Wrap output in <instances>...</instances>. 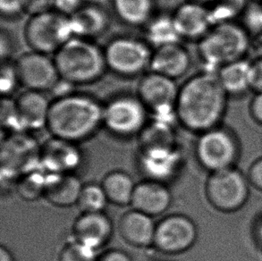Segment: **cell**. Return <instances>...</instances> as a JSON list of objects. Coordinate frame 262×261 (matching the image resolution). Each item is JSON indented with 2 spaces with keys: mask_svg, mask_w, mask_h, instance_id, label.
<instances>
[{
  "mask_svg": "<svg viewBox=\"0 0 262 261\" xmlns=\"http://www.w3.org/2000/svg\"><path fill=\"white\" fill-rule=\"evenodd\" d=\"M36 169L20 177L17 184V192L26 201H34L44 196L50 173L46 171Z\"/></svg>",
  "mask_w": 262,
  "mask_h": 261,
  "instance_id": "obj_30",
  "label": "cell"
},
{
  "mask_svg": "<svg viewBox=\"0 0 262 261\" xmlns=\"http://www.w3.org/2000/svg\"><path fill=\"white\" fill-rule=\"evenodd\" d=\"M247 177L251 186L262 191V157L256 159L251 165Z\"/></svg>",
  "mask_w": 262,
  "mask_h": 261,
  "instance_id": "obj_37",
  "label": "cell"
},
{
  "mask_svg": "<svg viewBox=\"0 0 262 261\" xmlns=\"http://www.w3.org/2000/svg\"><path fill=\"white\" fill-rule=\"evenodd\" d=\"M250 54H252V58H262V31L252 36Z\"/></svg>",
  "mask_w": 262,
  "mask_h": 261,
  "instance_id": "obj_43",
  "label": "cell"
},
{
  "mask_svg": "<svg viewBox=\"0 0 262 261\" xmlns=\"http://www.w3.org/2000/svg\"><path fill=\"white\" fill-rule=\"evenodd\" d=\"M97 261H133L130 255L120 250H110L100 255Z\"/></svg>",
  "mask_w": 262,
  "mask_h": 261,
  "instance_id": "obj_42",
  "label": "cell"
},
{
  "mask_svg": "<svg viewBox=\"0 0 262 261\" xmlns=\"http://www.w3.org/2000/svg\"><path fill=\"white\" fill-rule=\"evenodd\" d=\"M148 112L138 96L120 94L104 105L103 125L119 137L139 135L148 123Z\"/></svg>",
  "mask_w": 262,
  "mask_h": 261,
  "instance_id": "obj_9",
  "label": "cell"
},
{
  "mask_svg": "<svg viewBox=\"0 0 262 261\" xmlns=\"http://www.w3.org/2000/svg\"><path fill=\"white\" fill-rule=\"evenodd\" d=\"M84 4V0H54L53 10L70 17Z\"/></svg>",
  "mask_w": 262,
  "mask_h": 261,
  "instance_id": "obj_36",
  "label": "cell"
},
{
  "mask_svg": "<svg viewBox=\"0 0 262 261\" xmlns=\"http://www.w3.org/2000/svg\"><path fill=\"white\" fill-rule=\"evenodd\" d=\"M144 28L146 41L155 49L179 43L182 39L177 32L172 14H156Z\"/></svg>",
  "mask_w": 262,
  "mask_h": 261,
  "instance_id": "obj_26",
  "label": "cell"
},
{
  "mask_svg": "<svg viewBox=\"0 0 262 261\" xmlns=\"http://www.w3.org/2000/svg\"><path fill=\"white\" fill-rule=\"evenodd\" d=\"M0 46H1V61L10 60L11 56L14 52V41L9 32L2 30L0 35Z\"/></svg>",
  "mask_w": 262,
  "mask_h": 261,
  "instance_id": "obj_41",
  "label": "cell"
},
{
  "mask_svg": "<svg viewBox=\"0 0 262 261\" xmlns=\"http://www.w3.org/2000/svg\"><path fill=\"white\" fill-rule=\"evenodd\" d=\"M14 100L25 132L46 127L52 100L45 92L26 90Z\"/></svg>",
  "mask_w": 262,
  "mask_h": 261,
  "instance_id": "obj_19",
  "label": "cell"
},
{
  "mask_svg": "<svg viewBox=\"0 0 262 261\" xmlns=\"http://www.w3.org/2000/svg\"><path fill=\"white\" fill-rule=\"evenodd\" d=\"M97 251L77 241L67 244L61 250L58 261H97Z\"/></svg>",
  "mask_w": 262,
  "mask_h": 261,
  "instance_id": "obj_32",
  "label": "cell"
},
{
  "mask_svg": "<svg viewBox=\"0 0 262 261\" xmlns=\"http://www.w3.org/2000/svg\"><path fill=\"white\" fill-rule=\"evenodd\" d=\"M252 67V92L254 93L262 92V58H252L251 60Z\"/></svg>",
  "mask_w": 262,
  "mask_h": 261,
  "instance_id": "obj_38",
  "label": "cell"
},
{
  "mask_svg": "<svg viewBox=\"0 0 262 261\" xmlns=\"http://www.w3.org/2000/svg\"><path fill=\"white\" fill-rule=\"evenodd\" d=\"M18 85H21L17 69L14 62L10 60L1 62V74H0V91L2 97H10Z\"/></svg>",
  "mask_w": 262,
  "mask_h": 261,
  "instance_id": "obj_34",
  "label": "cell"
},
{
  "mask_svg": "<svg viewBox=\"0 0 262 261\" xmlns=\"http://www.w3.org/2000/svg\"><path fill=\"white\" fill-rule=\"evenodd\" d=\"M191 64V54L180 42L174 43L153 50L149 69L177 80L187 73Z\"/></svg>",
  "mask_w": 262,
  "mask_h": 261,
  "instance_id": "obj_18",
  "label": "cell"
},
{
  "mask_svg": "<svg viewBox=\"0 0 262 261\" xmlns=\"http://www.w3.org/2000/svg\"><path fill=\"white\" fill-rule=\"evenodd\" d=\"M27 0H0L1 15L7 19L18 17L26 13Z\"/></svg>",
  "mask_w": 262,
  "mask_h": 261,
  "instance_id": "obj_35",
  "label": "cell"
},
{
  "mask_svg": "<svg viewBox=\"0 0 262 261\" xmlns=\"http://www.w3.org/2000/svg\"><path fill=\"white\" fill-rule=\"evenodd\" d=\"M54 60L61 79L74 86L99 81L107 70L104 50L92 39L78 37L64 43Z\"/></svg>",
  "mask_w": 262,
  "mask_h": 261,
  "instance_id": "obj_4",
  "label": "cell"
},
{
  "mask_svg": "<svg viewBox=\"0 0 262 261\" xmlns=\"http://www.w3.org/2000/svg\"><path fill=\"white\" fill-rule=\"evenodd\" d=\"M197 239L194 221L187 215L173 214L157 225L153 246L165 254H181L190 250Z\"/></svg>",
  "mask_w": 262,
  "mask_h": 261,
  "instance_id": "obj_12",
  "label": "cell"
},
{
  "mask_svg": "<svg viewBox=\"0 0 262 261\" xmlns=\"http://www.w3.org/2000/svg\"><path fill=\"white\" fill-rule=\"evenodd\" d=\"M247 175L235 167L209 173L205 184L207 201L221 213H234L245 207L250 197Z\"/></svg>",
  "mask_w": 262,
  "mask_h": 261,
  "instance_id": "obj_6",
  "label": "cell"
},
{
  "mask_svg": "<svg viewBox=\"0 0 262 261\" xmlns=\"http://www.w3.org/2000/svg\"><path fill=\"white\" fill-rule=\"evenodd\" d=\"M54 0H27L26 13L34 14H42L53 10Z\"/></svg>",
  "mask_w": 262,
  "mask_h": 261,
  "instance_id": "obj_39",
  "label": "cell"
},
{
  "mask_svg": "<svg viewBox=\"0 0 262 261\" xmlns=\"http://www.w3.org/2000/svg\"><path fill=\"white\" fill-rule=\"evenodd\" d=\"M0 261H14V256L5 246L0 248Z\"/></svg>",
  "mask_w": 262,
  "mask_h": 261,
  "instance_id": "obj_45",
  "label": "cell"
},
{
  "mask_svg": "<svg viewBox=\"0 0 262 261\" xmlns=\"http://www.w3.org/2000/svg\"><path fill=\"white\" fill-rule=\"evenodd\" d=\"M80 162V153L75 143L53 137L41 148L40 166L50 175L71 173Z\"/></svg>",
  "mask_w": 262,
  "mask_h": 261,
  "instance_id": "obj_16",
  "label": "cell"
},
{
  "mask_svg": "<svg viewBox=\"0 0 262 261\" xmlns=\"http://www.w3.org/2000/svg\"><path fill=\"white\" fill-rule=\"evenodd\" d=\"M24 36L31 50L39 53H57L74 38L70 18L51 10L31 15L25 25Z\"/></svg>",
  "mask_w": 262,
  "mask_h": 261,
  "instance_id": "obj_7",
  "label": "cell"
},
{
  "mask_svg": "<svg viewBox=\"0 0 262 261\" xmlns=\"http://www.w3.org/2000/svg\"><path fill=\"white\" fill-rule=\"evenodd\" d=\"M142 152L170 151L176 149V135L170 121L155 118L139 134Z\"/></svg>",
  "mask_w": 262,
  "mask_h": 261,
  "instance_id": "obj_24",
  "label": "cell"
},
{
  "mask_svg": "<svg viewBox=\"0 0 262 261\" xmlns=\"http://www.w3.org/2000/svg\"><path fill=\"white\" fill-rule=\"evenodd\" d=\"M179 162L176 149L170 151L142 152V165L152 180L161 181L176 169Z\"/></svg>",
  "mask_w": 262,
  "mask_h": 261,
  "instance_id": "obj_28",
  "label": "cell"
},
{
  "mask_svg": "<svg viewBox=\"0 0 262 261\" xmlns=\"http://www.w3.org/2000/svg\"><path fill=\"white\" fill-rule=\"evenodd\" d=\"M181 39L200 41L211 30L213 25L209 7L185 2L172 13Z\"/></svg>",
  "mask_w": 262,
  "mask_h": 261,
  "instance_id": "obj_14",
  "label": "cell"
},
{
  "mask_svg": "<svg viewBox=\"0 0 262 261\" xmlns=\"http://www.w3.org/2000/svg\"><path fill=\"white\" fill-rule=\"evenodd\" d=\"M250 0H215L209 7L213 25L237 21L247 10Z\"/></svg>",
  "mask_w": 262,
  "mask_h": 261,
  "instance_id": "obj_29",
  "label": "cell"
},
{
  "mask_svg": "<svg viewBox=\"0 0 262 261\" xmlns=\"http://www.w3.org/2000/svg\"><path fill=\"white\" fill-rule=\"evenodd\" d=\"M41 148L25 132L11 133L2 141V175L7 178L21 177L38 169L40 166Z\"/></svg>",
  "mask_w": 262,
  "mask_h": 261,
  "instance_id": "obj_11",
  "label": "cell"
},
{
  "mask_svg": "<svg viewBox=\"0 0 262 261\" xmlns=\"http://www.w3.org/2000/svg\"><path fill=\"white\" fill-rule=\"evenodd\" d=\"M156 226L152 216L133 208L121 216L118 229L128 244L144 248L153 245Z\"/></svg>",
  "mask_w": 262,
  "mask_h": 261,
  "instance_id": "obj_20",
  "label": "cell"
},
{
  "mask_svg": "<svg viewBox=\"0 0 262 261\" xmlns=\"http://www.w3.org/2000/svg\"><path fill=\"white\" fill-rule=\"evenodd\" d=\"M108 200L101 184H91L82 185L76 205L82 213L103 212Z\"/></svg>",
  "mask_w": 262,
  "mask_h": 261,
  "instance_id": "obj_31",
  "label": "cell"
},
{
  "mask_svg": "<svg viewBox=\"0 0 262 261\" xmlns=\"http://www.w3.org/2000/svg\"><path fill=\"white\" fill-rule=\"evenodd\" d=\"M73 233L75 241L98 251L111 239L113 225L104 212L82 213L74 224Z\"/></svg>",
  "mask_w": 262,
  "mask_h": 261,
  "instance_id": "obj_15",
  "label": "cell"
},
{
  "mask_svg": "<svg viewBox=\"0 0 262 261\" xmlns=\"http://www.w3.org/2000/svg\"><path fill=\"white\" fill-rule=\"evenodd\" d=\"M115 14L125 25L145 27L156 14V0H112Z\"/></svg>",
  "mask_w": 262,
  "mask_h": 261,
  "instance_id": "obj_25",
  "label": "cell"
},
{
  "mask_svg": "<svg viewBox=\"0 0 262 261\" xmlns=\"http://www.w3.org/2000/svg\"><path fill=\"white\" fill-rule=\"evenodd\" d=\"M241 150L237 134L224 124L199 134L195 145L199 164L209 173L235 167Z\"/></svg>",
  "mask_w": 262,
  "mask_h": 261,
  "instance_id": "obj_5",
  "label": "cell"
},
{
  "mask_svg": "<svg viewBox=\"0 0 262 261\" xmlns=\"http://www.w3.org/2000/svg\"><path fill=\"white\" fill-rule=\"evenodd\" d=\"M172 202L169 189L163 182L142 181L136 184L131 205L134 209L155 216L167 211Z\"/></svg>",
  "mask_w": 262,
  "mask_h": 261,
  "instance_id": "obj_17",
  "label": "cell"
},
{
  "mask_svg": "<svg viewBox=\"0 0 262 261\" xmlns=\"http://www.w3.org/2000/svg\"><path fill=\"white\" fill-rule=\"evenodd\" d=\"M228 99L216 74L202 71L181 85L176 117L186 130L202 134L223 124Z\"/></svg>",
  "mask_w": 262,
  "mask_h": 261,
  "instance_id": "obj_1",
  "label": "cell"
},
{
  "mask_svg": "<svg viewBox=\"0 0 262 261\" xmlns=\"http://www.w3.org/2000/svg\"><path fill=\"white\" fill-rule=\"evenodd\" d=\"M251 2H253V3H259L262 4V0H250Z\"/></svg>",
  "mask_w": 262,
  "mask_h": 261,
  "instance_id": "obj_47",
  "label": "cell"
},
{
  "mask_svg": "<svg viewBox=\"0 0 262 261\" xmlns=\"http://www.w3.org/2000/svg\"><path fill=\"white\" fill-rule=\"evenodd\" d=\"M14 64L20 83L29 91L51 92L60 80L54 58L47 54L32 50L18 57Z\"/></svg>",
  "mask_w": 262,
  "mask_h": 261,
  "instance_id": "obj_13",
  "label": "cell"
},
{
  "mask_svg": "<svg viewBox=\"0 0 262 261\" xmlns=\"http://www.w3.org/2000/svg\"><path fill=\"white\" fill-rule=\"evenodd\" d=\"M252 236L255 240L256 244L262 249V213L258 215L252 224Z\"/></svg>",
  "mask_w": 262,
  "mask_h": 261,
  "instance_id": "obj_44",
  "label": "cell"
},
{
  "mask_svg": "<svg viewBox=\"0 0 262 261\" xmlns=\"http://www.w3.org/2000/svg\"><path fill=\"white\" fill-rule=\"evenodd\" d=\"M216 74L229 99L241 98L252 92V67L247 58L226 64Z\"/></svg>",
  "mask_w": 262,
  "mask_h": 261,
  "instance_id": "obj_22",
  "label": "cell"
},
{
  "mask_svg": "<svg viewBox=\"0 0 262 261\" xmlns=\"http://www.w3.org/2000/svg\"><path fill=\"white\" fill-rule=\"evenodd\" d=\"M104 105L92 96L72 92L51 101L46 127L52 137L76 143L103 125Z\"/></svg>",
  "mask_w": 262,
  "mask_h": 261,
  "instance_id": "obj_2",
  "label": "cell"
},
{
  "mask_svg": "<svg viewBox=\"0 0 262 261\" xmlns=\"http://www.w3.org/2000/svg\"><path fill=\"white\" fill-rule=\"evenodd\" d=\"M252 35L237 21L217 24L198 41V56L204 71L216 74L221 67L246 58Z\"/></svg>",
  "mask_w": 262,
  "mask_h": 261,
  "instance_id": "obj_3",
  "label": "cell"
},
{
  "mask_svg": "<svg viewBox=\"0 0 262 261\" xmlns=\"http://www.w3.org/2000/svg\"><path fill=\"white\" fill-rule=\"evenodd\" d=\"M185 2H191V3L199 4L205 7H209L215 0H184Z\"/></svg>",
  "mask_w": 262,
  "mask_h": 261,
  "instance_id": "obj_46",
  "label": "cell"
},
{
  "mask_svg": "<svg viewBox=\"0 0 262 261\" xmlns=\"http://www.w3.org/2000/svg\"><path fill=\"white\" fill-rule=\"evenodd\" d=\"M82 185L72 173L50 175L44 197L57 207H70L77 203Z\"/></svg>",
  "mask_w": 262,
  "mask_h": 261,
  "instance_id": "obj_23",
  "label": "cell"
},
{
  "mask_svg": "<svg viewBox=\"0 0 262 261\" xmlns=\"http://www.w3.org/2000/svg\"><path fill=\"white\" fill-rule=\"evenodd\" d=\"M179 88L174 79L150 71L141 78L136 95L156 118L169 121L171 117L177 118L176 105Z\"/></svg>",
  "mask_w": 262,
  "mask_h": 261,
  "instance_id": "obj_10",
  "label": "cell"
},
{
  "mask_svg": "<svg viewBox=\"0 0 262 261\" xmlns=\"http://www.w3.org/2000/svg\"><path fill=\"white\" fill-rule=\"evenodd\" d=\"M101 185L111 203L117 206L131 205L136 184L128 173L123 171L110 172L104 177Z\"/></svg>",
  "mask_w": 262,
  "mask_h": 261,
  "instance_id": "obj_27",
  "label": "cell"
},
{
  "mask_svg": "<svg viewBox=\"0 0 262 261\" xmlns=\"http://www.w3.org/2000/svg\"><path fill=\"white\" fill-rule=\"evenodd\" d=\"M69 18L74 37L93 40L102 36L110 28V14L96 4H84Z\"/></svg>",
  "mask_w": 262,
  "mask_h": 261,
  "instance_id": "obj_21",
  "label": "cell"
},
{
  "mask_svg": "<svg viewBox=\"0 0 262 261\" xmlns=\"http://www.w3.org/2000/svg\"><path fill=\"white\" fill-rule=\"evenodd\" d=\"M150 48L146 40L131 36L114 38L104 49L106 67L121 77H136L150 67Z\"/></svg>",
  "mask_w": 262,
  "mask_h": 261,
  "instance_id": "obj_8",
  "label": "cell"
},
{
  "mask_svg": "<svg viewBox=\"0 0 262 261\" xmlns=\"http://www.w3.org/2000/svg\"><path fill=\"white\" fill-rule=\"evenodd\" d=\"M1 122H2V127L11 130L12 133L25 132L21 125L15 100L11 99L10 97H2Z\"/></svg>",
  "mask_w": 262,
  "mask_h": 261,
  "instance_id": "obj_33",
  "label": "cell"
},
{
  "mask_svg": "<svg viewBox=\"0 0 262 261\" xmlns=\"http://www.w3.org/2000/svg\"><path fill=\"white\" fill-rule=\"evenodd\" d=\"M249 114L256 124L262 126V92L252 97L249 104Z\"/></svg>",
  "mask_w": 262,
  "mask_h": 261,
  "instance_id": "obj_40",
  "label": "cell"
}]
</instances>
